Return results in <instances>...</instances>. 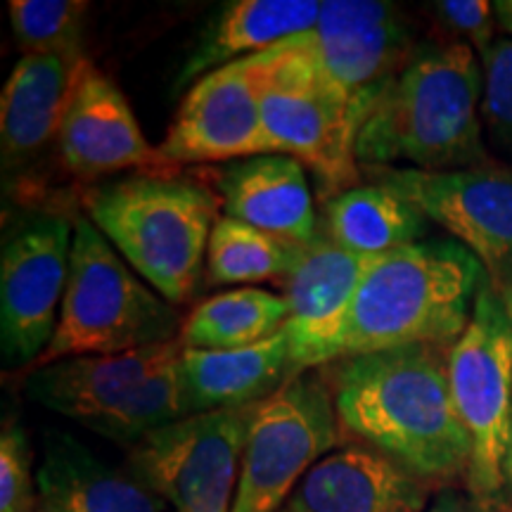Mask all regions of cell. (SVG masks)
<instances>
[{"instance_id": "obj_1", "label": "cell", "mask_w": 512, "mask_h": 512, "mask_svg": "<svg viewBox=\"0 0 512 512\" xmlns=\"http://www.w3.org/2000/svg\"><path fill=\"white\" fill-rule=\"evenodd\" d=\"M441 351L420 344L344 358L330 380L342 432L427 486L465 479L470 465V437Z\"/></svg>"}, {"instance_id": "obj_2", "label": "cell", "mask_w": 512, "mask_h": 512, "mask_svg": "<svg viewBox=\"0 0 512 512\" xmlns=\"http://www.w3.org/2000/svg\"><path fill=\"white\" fill-rule=\"evenodd\" d=\"M482 91V60L470 46L415 48L358 131V166H392L399 159L420 171L489 166Z\"/></svg>"}, {"instance_id": "obj_3", "label": "cell", "mask_w": 512, "mask_h": 512, "mask_svg": "<svg viewBox=\"0 0 512 512\" xmlns=\"http://www.w3.org/2000/svg\"><path fill=\"white\" fill-rule=\"evenodd\" d=\"M486 278L458 240H420L377 256L351 302L337 361L420 344L451 349Z\"/></svg>"}, {"instance_id": "obj_4", "label": "cell", "mask_w": 512, "mask_h": 512, "mask_svg": "<svg viewBox=\"0 0 512 512\" xmlns=\"http://www.w3.org/2000/svg\"><path fill=\"white\" fill-rule=\"evenodd\" d=\"M86 219L169 304L190 302L200 285L219 216V195L204 183L128 174L95 183L81 197Z\"/></svg>"}, {"instance_id": "obj_5", "label": "cell", "mask_w": 512, "mask_h": 512, "mask_svg": "<svg viewBox=\"0 0 512 512\" xmlns=\"http://www.w3.org/2000/svg\"><path fill=\"white\" fill-rule=\"evenodd\" d=\"M181 330L183 320L176 306L145 285L91 219L76 216L60 320L48 349L31 368L74 356H110L155 347L174 342Z\"/></svg>"}, {"instance_id": "obj_6", "label": "cell", "mask_w": 512, "mask_h": 512, "mask_svg": "<svg viewBox=\"0 0 512 512\" xmlns=\"http://www.w3.org/2000/svg\"><path fill=\"white\" fill-rule=\"evenodd\" d=\"M448 380L470 437L467 494L496 505L512 437V290L486 278L472 318L448 349Z\"/></svg>"}, {"instance_id": "obj_7", "label": "cell", "mask_w": 512, "mask_h": 512, "mask_svg": "<svg viewBox=\"0 0 512 512\" xmlns=\"http://www.w3.org/2000/svg\"><path fill=\"white\" fill-rule=\"evenodd\" d=\"M261 114L271 155L311 169L325 202L358 188L354 119L320 72L306 34L261 53Z\"/></svg>"}, {"instance_id": "obj_8", "label": "cell", "mask_w": 512, "mask_h": 512, "mask_svg": "<svg viewBox=\"0 0 512 512\" xmlns=\"http://www.w3.org/2000/svg\"><path fill=\"white\" fill-rule=\"evenodd\" d=\"M339 434L330 382L318 370L294 375L254 406L233 512H278Z\"/></svg>"}, {"instance_id": "obj_9", "label": "cell", "mask_w": 512, "mask_h": 512, "mask_svg": "<svg viewBox=\"0 0 512 512\" xmlns=\"http://www.w3.org/2000/svg\"><path fill=\"white\" fill-rule=\"evenodd\" d=\"M254 406L171 422L133 446L128 472L174 512H233Z\"/></svg>"}, {"instance_id": "obj_10", "label": "cell", "mask_w": 512, "mask_h": 512, "mask_svg": "<svg viewBox=\"0 0 512 512\" xmlns=\"http://www.w3.org/2000/svg\"><path fill=\"white\" fill-rule=\"evenodd\" d=\"M74 221L31 211L12 223L0 252V347L5 368L34 366L57 330L69 280Z\"/></svg>"}, {"instance_id": "obj_11", "label": "cell", "mask_w": 512, "mask_h": 512, "mask_svg": "<svg viewBox=\"0 0 512 512\" xmlns=\"http://www.w3.org/2000/svg\"><path fill=\"white\" fill-rule=\"evenodd\" d=\"M373 183L387 185L439 223L482 261L491 280L512 287V169L420 171L373 166Z\"/></svg>"}, {"instance_id": "obj_12", "label": "cell", "mask_w": 512, "mask_h": 512, "mask_svg": "<svg viewBox=\"0 0 512 512\" xmlns=\"http://www.w3.org/2000/svg\"><path fill=\"white\" fill-rule=\"evenodd\" d=\"M306 41L356 131L413 55L406 15L380 0H325Z\"/></svg>"}, {"instance_id": "obj_13", "label": "cell", "mask_w": 512, "mask_h": 512, "mask_svg": "<svg viewBox=\"0 0 512 512\" xmlns=\"http://www.w3.org/2000/svg\"><path fill=\"white\" fill-rule=\"evenodd\" d=\"M159 152L171 169L271 155L261 114V53L192 83Z\"/></svg>"}, {"instance_id": "obj_14", "label": "cell", "mask_w": 512, "mask_h": 512, "mask_svg": "<svg viewBox=\"0 0 512 512\" xmlns=\"http://www.w3.org/2000/svg\"><path fill=\"white\" fill-rule=\"evenodd\" d=\"M55 145L64 169L81 181H95L121 171H174L159 147L147 143L117 83L88 57H83L74 74Z\"/></svg>"}, {"instance_id": "obj_15", "label": "cell", "mask_w": 512, "mask_h": 512, "mask_svg": "<svg viewBox=\"0 0 512 512\" xmlns=\"http://www.w3.org/2000/svg\"><path fill=\"white\" fill-rule=\"evenodd\" d=\"M183 351L178 337L174 342L126 354L64 358L50 366L31 368L24 392L48 411L102 434L147 382L181 361Z\"/></svg>"}, {"instance_id": "obj_16", "label": "cell", "mask_w": 512, "mask_h": 512, "mask_svg": "<svg viewBox=\"0 0 512 512\" xmlns=\"http://www.w3.org/2000/svg\"><path fill=\"white\" fill-rule=\"evenodd\" d=\"M375 259L347 252L323 233L304 249L302 261L285 280L283 294L290 306L283 330L290 337L299 373L337 361L351 302Z\"/></svg>"}, {"instance_id": "obj_17", "label": "cell", "mask_w": 512, "mask_h": 512, "mask_svg": "<svg viewBox=\"0 0 512 512\" xmlns=\"http://www.w3.org/2000/svg\"><path fill=\"white\" fill-rule=\"evenodd\" d=\"M430 486L375 448L347 444L306 472L278 512H425Z\"/></svg>"}, {"instance_id": "obj_18", "label": "cell", "mask_w": 512, "mask_h": 512, "mask_svg": "<svg viewBox=\"0 0 512 512\" xmlns=\"http://www.w3.org/2000/svg\"><path fill=\"white\" fill-rule=\"evenodd\" d=\"M223 216L309 247L318 216L306 166L287 155H256L230 162L216 174Z\"/></svg>"}, {"instance_id": "obj_19", "label": "cell", "mask_w": 512, "mask_h": 512, "mask_svg": "<svg viewBox=\"0 0 512 512\" xmlns=\"http://www.w3.org/2000/svg\"><path fill=\"white\" fill-rule=\"evenodd\" d=\"M188 415L261 403L299 375L285 330L247 349H185L178 363Z\"/></svg>"}, {"instance_id": "obj_20", "label": "cell", "mask_w": 512, "mask_h": 512, "mask_svg": "<svg viewBox=\"0 0 512 512\" xmlns=\"http://www.w3.org/2000/svg\"><path fill=\"white\" fill-rule=\"evenodd\" d=\"M86 55H22L0 95L3 169L17 171L57 143L74 74Z\"/></svg>"}, {"instance_id": "obj_21", "label": "cell", "mask_w": 512, "mask_h": 512, "mask_svg": "<svg viewBox=\"0 0 512 512\" xmlns=\"http://www.w3.org/2000/svg\"><path fill=\"white\" fill-rule=\"evenodd\" d=\"M36 512H164L166 501L131 475L114 470L69 434L46 437L36 470Z\"/></svg>"}, {"instance_id": "obj_22", "label": "cell", "mask_w": 512, "mask_h": 512, "mask_svg": "<svg viewBox=\"0 0 512 512\" xmlns=\"http://www.w3.org/2000/svg\"><path fill=\"white\" fill-rule=\"evenodd\" d=\"M323 3L318 0H238L223 8L202 43L185 62L178 88L242 57L304 36L318 24Z\"/></svg>"}, {"instance_id": "obj_23", "label": "cell", "mask_w": 512, "mask_h": 512, "mask_svg": "<svg viewBox=\"0 0 512 512\" xmlns=\"http://www.w3.org/2000/svg\"><path fill=\"white\" fill-rule=\"evenodd\" d=\"M427 216L387 185L370 183L339 192L323 207V235L358 256H384L427 233Z\"/></svg>"}, {"instance_id": "obj_24", "label": "cell", "mask_w": 512, "mask_h": 512, "mask_svg": "<svg viewBox=\"0 0 512 512\" xmlns=\"http://www.w3.org/2000/svg\"><path fill=\"white\" fill-rule=\"evenodd\" d=\"M290 318L285 297L238 287L204 299L183 318L181 342L185 349L233 351L247 349L278 335Z\"/></svg>"}, {"instance_id": "obj_25", "label": "cell", "mask_w": 512, "mask_h": 512, "mask_svg": "<svg viewBox=\"0 0 512 512\" xmlns=\"http://www.w3.org/2000/svg\"><path fill=\"white\" fill-rule=\"evenodd\" d=\"M304 245L221 216L211 230L207 273L214 285L261 283L290 278L304 256Z\"/></svg>"}, {"instance_id": "obj_26", "label": "cell", "mask_w": 512, "mask_h": 512, "mask_svg": "<svg viewBox=\"0 0 512 512\" xmlns=\"http://www.w3.org/2000/svg\"><path fill=\"white\" fill-rule=\"evenodd\" d=\"M10 24L24 55H83V0H12Z\"/></svg>"}, {"instance_id": "obj_27", "label": "cell", "mask_w": 512, "mask_h": 512, "mask_svg": "<svg viewBox=\"0 0 512 512\" xmlns=\"http://www.w3.org/2000/svg\"><path fill=\"white\" fill-rule=\"evenodd\" d=\"M482 119L501 147L512 150V38H496L482 57Z\"/></svg>"}, {"instance_id": "obj_28", "label": "cell", "mask_w": 512, "mask_h": 512, "mask_svg": "<svg viewBox=\"0 0 512 512\" xmlns=\"http://www.w3.org/2000/svg\"><path fill=\"white\" fill-rule=\"evenodd\" d=\"M36 475L27 434L8 422L0 434V512H36Z\"/></svg>"}, {"instance_id": "obj_29", "label": "cell", "mask_w": 512, "mask_h": 512, "mask_svg": "<svg viewBox=\"0 0 512 512\" xmlns=\"http://www.w3.org/2000/svg\"><path fill=\"white\" fill-rule=\"evenodd\" d=\"M434 15L460 43L475 50L479 60L496 43L498 24L489 0H439L434 3Z\"/></svg>"}, {"instance_id": "obj_30", "label": "cell", "mask_w": 512, "mask_h": 512, "mask_svg": "<svg viewBox=\"0 0 512 512\" xmlns=\"http://www.w3.org/2000/svg\"><path fill=\"white\" fill-rule=\"evenodd\" d=\"M425 512H496L494 505L479 501L472 494H463V491L446 489L434 498L432 505H427Z\"/></svg>"}, {"instance_id": "obj_31", "label": "cell", "mask_w": 512, "mask_h": 512, "mask_svg": "<svg viewBox=\"0 0 512 512\" xmlns=\"http://www.w3.org/2000/svg\"><path fill=\"white\" fill-rule=\"evenodd\" d=\"M494 15L498 29L503 31L505 38H512V0H496Z\"/></svg>"}, {"instance_id": "obj_32", "label": "cell", "mask_w": 512, "mask_h": 512, "mask_svg": "<svg viewBox=\"0 0 512 512\" xmlns=\"http://www.w3.org/2000/svg\"><path fill=\"white\" fill-rule=\"evenodd\" d=\"M505 475H508V484L512 489V437H510V451H508V465H505Z\"/></svg>"}, {"instance_id": "obj_33", "label": "cell", "mask_w": 512, "mask_h": 512, "mask_svg": "<svg viewBox=\"0 0 512 512\" xmlns=\"http://www.w3.org/2000/svg\"><path fill=\"white\" fill-rule=\"evenodd\" d=\"M510 290H512V287H510Z\"/></svg>"}]
</instances>
